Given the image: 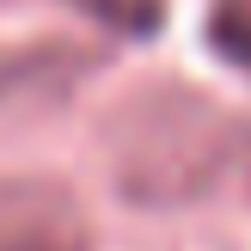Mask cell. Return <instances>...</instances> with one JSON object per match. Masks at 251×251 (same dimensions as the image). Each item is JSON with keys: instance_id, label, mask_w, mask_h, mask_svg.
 I'll return each mask as SVG.
<instances>
[{"instance_id": "2", "label": "cell", "mask_w": 251, "mask_h": 251, "mask_svg": "<svg viewBox=\"0 0 251 251\" xmlns=\"http://www.w3.org/2000/svg\"><path fill=\"white\" fill-rule=\"evenodd\" d=\"M61 6L80 12L98 31L123 37V43H147V37H159L166 19H172V0H61Z\"/></svg>"}, {"instance_id": "3", "label": "cell", "mask_w": 251, "mask_h": 251, "mask_svg": "<svg viewBox=\"0 0 251 251\" xmlns=\"http://www.w3.org/2000/svg\"><path fill=\"white\" fill-rule=\"evenodd\" d=\"M208 43H215L233 68L251 74V0H215V12H208Z\"/></svg>"}, {"instance_id": "4", "label": "cell", "mask_w": 251, "mask_h": 251, "mask_svg": "<svg viewBox=\"0 0 251 251\" xmlns=\"http://www.w3.org/2000/svg\"><path fill=\"white\" fill-rule=\"evenodd\" d=\"M239 166H245V184H251V135H245V147H239Z\"/></svg>"}, {"instance_id": "1", "label": "cell", "mask_w": 251, "mask_h": 251, "mask_svg": "<svg viewBox=\"0 0 251 251\" xmlns=\"http://www.w3.org/2000/svg\"><path fill=\"white\" fill-rule=\"evenodd\" d=\"M80 196L55 178H0V251H92Z\"/></svg>"}]
</instances>
